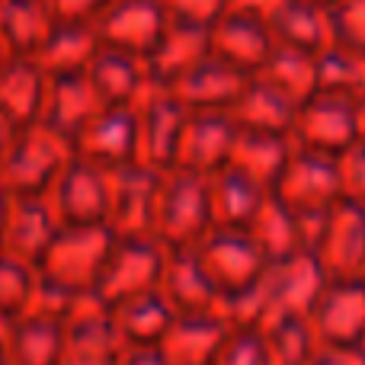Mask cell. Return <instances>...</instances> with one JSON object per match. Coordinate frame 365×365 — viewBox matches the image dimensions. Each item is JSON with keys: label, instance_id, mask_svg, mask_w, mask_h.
Masks as SVG:
<instances>
[{"label": "cell", "instance_id": "6da1fadb", "mask_svg": "<svg viewBox=\"0 0 365 365\" xmlns=\"http://www.w3.org/2000/svg\"><path fill=\"white\" fill-rule=\"evenodd\" d=\"M74 158V145L45 122L16 128L4 160H0V189L6 195H42L55 173Z\"/></svg>", "mask_w": 365, "mask_h": 365}, {"label": "cell", "instance_id": "7a4b0ae2", "mask_svg": "<svg viewBox=\"0 0 365 365\" xmlns=\"http://www.w3.org/2000/svg\"><path fill=\"white\" fill-rule=\"evenodd\" d=\"M113 240L115 237L106 225H61L36 272L64 292H93Z\"/></svg>", "mask_w": 365, "mask_h": 365}, {"label": "cell", "instance_id": "3957f363", "mask_svg": "<svg viewBox=\"0 0 365 365\" xmlns=\"http://www.w3.org/2000/svg\"><path fill=\"white\" fill-rule=\"evenodd\" d=\"M135 113V164L151 167V170H170L177 158V141L186 125L182 119V103L170 87L154 83L132 103Z\"/></svg>", "mask_w": 365, "mask_h": 365}, {"label": "cell", "instance_id": "277c9868", "mask_svg": "<svg viewBox=\"0 0 365 365\" xmlns=\"http://www.w3.org/2000/svg\"><path fill=\"white\" fill-rule=\"evenodd\" d=\"M164 250L167 247L158 244L151 234H145V237H115L93 292L109 308L119 302H128V298L158 292Z\"/></svg>", "mask_w": 365, "mask_h": 365}, {"label": "cell", "instance_id": "5b68a950", "mask_svg": "<svg viewBox=\"0 0 365 365\" xmlns=\"http://www.w3.org/2000/svg\"><path fill=\"white\" fill-rule=\"evenodd\" d=\"M164 170L141 164H125L106 170V227L113 237H145L151 234L154 192Z\"/></svg>", "mask_w": 365, "mask_h": 365}, {"label": "cell", "instance_id": "8992f818", "mask_svg": "<svg viewBox=\"0 0 365 365\" xmlns=\"http://www.w3.org/2000/svg\"><path fill=\"white\" fill-rule=\"evenodd\" d=\"M106 170L74 154L42 195L61 225H106Z\"/></svg>", "mask_w": 365, "mask_h": 365}, {"label": "cell", "instance_id": "52a82bcc", "mask_svg": "<svg viewBox=\"0 0 365 365\" xmlns=\"http://www.w3.org/2000/svg\"><path fill=\"white\" fill-rule=\"evenodd\" d=\"M61 231L45 195H6V212L0 225V253L36 269L42 253Z\"/></svg>", "mask_w": 365, "mask_h": 365}, {"label": "cell", "instance_id": "ba28073f", "mask_svg": "<svg viewBox=\"0 0 365 365\" xmlns=\"http://www.w3.org/2000/svg\"><path fill=\"white\" fill-rule=\"evenodd\" d=\"M164 26L167 13L160 0H109L93 19L96 42L138 58H148Z\"/></svg>", "mask_w": 365, "mask_h": 365}, {"label": "cell", "instance_id": "9c48e42d", "mask_svg": "<svg viewBox=\"0 0 365 365\" xmlns=\"http://www.w3.org/2000/svg\"><path fill=\"white\" fill-rule=\"evenodd\" d=\"M135 148L138 141L132 106H103L74 138V154L100 170L135 164Z\"/></svg>", "mask_w": 365, "mask_h": 365}, {"label": "cell", "instance_id": "30bf717a", "mask_svg": "<svg viewBox=\"0 0 365 365\" xmlns=\"http://www.w3.org/2000/svg\"><path fill=\"white\" fill-rule=\"evenodd\" d=\"M100 109H103V100L96 96L87 74H58V77H48V83H45V100H42L38 122H45L48 128H55L58 135H64L74 145L77 132Z\"/></svg>", "mask_w": 365, "mask_h": 365}, {"label": "cell", "instance_id": "8fae6325", "mask_svg": "<svg viewBox=\"0 0 365 365\" xmlns=\"http://www.w3.org/2000/svg\"><path fill=\"white\" fill-rule=\"evenodd\" d=\"M83 74L93 83L103 106H132V103L151 87V74H148L145 58L106 48V45L96 48V55L90 58Z\"/></svg>", "mask_w": 365, "mask_h": 365}, {"label": "cell", "instance_id": "7c38bea8", "mask_svg": "<svg viewBox=\"0 0 365 365\" xmlns=\"http://www.w3.org/2000/svg\"><path fill=\"white\" fill-rule=\"evenodd\" d=\"M45 83L48 77L32 58H4L0 61V115L16 128L38 122Z\"/></svg>", "mask_w": 365, "mask_h": 365}, {"label": "cell", "instance_id": "4fadbf2b", "mask_svg": "<svg viewBox=\"0 0 365 365\" xmlns=\"http://www.w3.org/2000/svg\"><path fill=\"white\" fill-rule=\"evenodd\" d=\"M51 26L42 0H0V61L32 58Z\"/></svg>", "mask_w": 365, "mask_h": 365}, {"label": "cell", "instance_id": "5bb4252c", "mask_svg": "<svg viewBox=\"0 0 365 365\" xmlns=\"http://www.w3.org/2000/svg\"><path fill=\"white\" fill-rule=\"evenodd\" d=\"M100 42H96L93 26H61L55 23L51 32L42 38V45L36 48L32 61L42 68L45 77L58 74H83L90 64V58L96 55Z\"/></svg>", "mask_w": 365, "mask_h": 365}, {"label": "cell", "instance_id": "9a60e30c", "mask_svg": "<svg viewBox=\"0 0 365 365\" xmlns=\"http://www.w3.org/2000/svg\"><path fill=\"white\" fill-rule=\"evenodd\" d=\"M109 311H113V327L122 346H158L173 324V311L158 292L119 302Z\"/></svg>", "mask_w": 365, "mask_h": 365}, {"label": "cell", "instance_id": "2e32d148", "mask_svg": "<svg viewBox=\"0 0 365 365\" xmlns=\"http://www.w3.org/2000/svg\"><path fill=\"white\" fill-rule=\"evenodd\" d=\"M64 353V330L61 324L36 321V317H16L10 340L4 346L6 365H58Z\"/></svg>", "mask_w": 365, "mask_h": 365}, {"label": "cell", "instance_id": "e0dca14e", "mask_svg": "<svg viewBox=\"0 0 365 365\" xmlns=\"http://www.w3.org/2000/svg\"><path fill=\"white\" fill-rule=\"evenodd\" d=\"M32 282H36V269L32 266L0 253V314H6V317L23 314Z\"/></svg>", "mask_w": 365, "mask_h": 365}, {"label": "cell", "instance_id": "ac0fdd59", "mask_svg": "<svg viewBox=\"0 0 365 365\" xmlns=\"http://www.w3.org/2000/svg\"><path fill=\"white\" fill-rule=\"evenodd\" d=\"M51 23L61 26H93L109 0H42Z\"/></svg>", "mask_w": 365, "mask_h": 365}, {"label": "cell", "instance_id": "d6986e66", "mask_svg": "<svg viewBox=\"0 0 365 365\" xmlns=\"http://www.w3.org/2000/svg\"><path fill=\"white\" fill-rule=\"evenodd\" d=\"M119 346L109 343H64L58 365H115Z\"/></svg>", "mask_w": 365, "mask_h": 365}, {"label": "cell", "instance_id": "ffe728a7", "mask_svg": "<svg viewBox=\"0 0 365 365\" xmlns=\"http://www.w3.org/2000/svg\"><path fill=\"white\" fill-rule=\"evenodd\" d=\"M115 365H167L160 346H119Z\"/></svg>", "mask_w": 365, "mask_h": 365}, {"label": "cell", "instance_id": "44dd1931", "mask_svg": "<svg viewBox=\"0 0 365 365\" xmlns=\"http://www.w3.org/2000/svg\"><path fill=\"white\" fill-rule=\"evenodd\" d=\"M13 135H16V125H10V122L0 115V160H4V154H6V148H10Z\"/></svg>", "mask_w": 365, "mask_h": 365}, {"label": "cell", "instance_id": "7402d4cb", "mask_svg": "<svg viewBox=\"0 0 365 365\" xmlns=\"http://www.w3.org/2000/svg\"><path fill=\"white\" fill-rule=\"evenodd\" d=\"M13 321H16V317H6V314H0V353H4L6 340H10V330H13Z\"/></svg>", "mask_w": 365, "mask_h": 365}, {"label": "cell", "instance_id": "603a6c76", "mask_svg": "<svg viewBox=\"0 0 365 365\" xmlns=\"http://www.w3.org/2000/svg\"><path fill=\"white\" fill-rule=\"evenodd\" d=\"M0 365H6V362H4V356H0Z\"/></svg>", "mask_w": 365, "mask_h": 365}]
</instances>
